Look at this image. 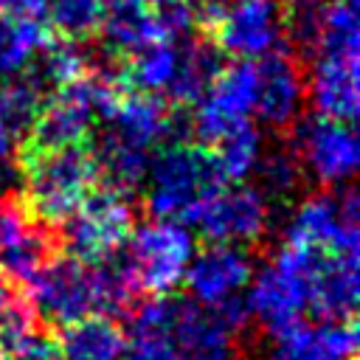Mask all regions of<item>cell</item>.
<instances>
[{
	"label": "cell",
	"instance_id": "8",
	"mask_svg": "<svg viewBox=\"0 0 360 360\" xmlns=\"http://www.w3.org/2000/svg\"><path fill=\"white\" fill-rule=\"evenodd\" d=\"M357 194L354 188H340L338 194L307 197L284 225V245H301L329 253H357Z\"/></svg>",
	"mask_w": 360,
	"mask_h": 360
},
{
	"label": "cell",
	"instance_id": "4",
	"mask_svg": "<svg viewBox=\"0 0 360 360\" xmlns=\"http://www.w3.org/2000/svg\"><path fill=\"white\" fill-rule=\"evenodd\" d=\"M318 250L301 245H284L270 264L250 278L245 301L250 318L262 323L264 332L276 335L284 326L304 318L309 309V276Z\"/></svg>",
	"mask_w": 360,
	"mask_h": 360
},
{
	"label": "cell",
	"instance_id": "23",
	"mask_svg": "<svg viewBox=\"0 0 360 360\" xmlns=\"http://www.w3.org/2000/svg\"><path fill=\"white\" fill-rule=\"evenodd\" d=\"M51 42V28L39 17L8 14L0 8V76L14 79Z\"/></svg>",
	"mask_w": 360,
	"mask_h": 360
},
{
	"label": "cell",
	"instance_id": "27",
	"mask_svg": "<svg viewBox=\"0 0 360 360\" xmlns=\"http://www.w3.org/2000/svg\"><path fill=\"white\" fill-rule=\"evenodd\" d=\"M177 45L172 39L152 42L129 56V68L124 70V82H129L141 93H166L177 73Z\"/></svg>",
	"mask_w": 360,
	"mask_h": 360
},
{
	"label": "cell",
	"instance_id": "2",
	"mask_svg": "<svg viewBox=\"0 0 360 360\" xmlns=\"http://www.w3.org/2000/svg\"><path fill=\"white\" fill-rule=\"evenodd\" d=\"M20 169L25 186L22 205L42 225L65 222L98 180L93 152H87L82 143L59 149L25 146Z\"/></svg>",
	"mask_w": 360,
	"mask_h": 360
},
{
	"label": "cell",
	"instance_id": "36",
	"mask_svg": "<svg viewBox=\"0 0 360 360\" xmlns=\"http://www.w3.org/2000/svg\"><path fill=\"white\" fill-rule=\"evenodd\" d=\"M0 360H6V352H3V343H0Z\"/></svg>",
	"mask_w": 360,
	"mask_h": 360
},
{
	"label": "cell",
	"instance_id": "6",
	"mask_svg": "<svg viewBox=\"0 0 360 360\" xmlns=\"http://www.w3.org/2000/svg\"><path fill=\"white\" fill-rule=\"evenodd\" d=\"M124 256L141 290L166 295L186 276V267L194 256V236L177 219L152 217L149 222L132 225Z\"/></svg>",
	"mask_w": 360,
	"mask_h": 360
},
{
	"label": "cell",
	"instance_id": "29",
	"mask_svg": "<svg viewBox=\"0 0 360 360\" xmlns=\"http://www.w3.org/2000/svg\"><path fill=\"white\" fill-rule=\"evenodd\" d=\"M329 0H281V37L290 48L312 56L326 28Z\"/></svg>",
	"mask_w": 360,
	"mask_h": 360
},
{
	"label": "cell",
	"instance_id": "11",
	"mask_svg": "<svg viewBox=\"0 0 360 360\" xmlns=\"http://www.w3.org/2000/svg\"><path fill=\"white\" fill-rule=\"evenodd\" d=\"M194 104L197 110L188 115L191 135L202 143H214L242 121H250L256 104V62L236 59L233 65H222L211 87Z\"/></svg>",
	"mask_w": 360,
	"mask_h": 360
},
{
	"label": "cell",
	"instance_id": "10",
	"mask_svg": "<svg viewBox=\"0 0 360 360\" xmlns=\"http://www.w3.org/2000/svg\"><path fill=\"white\" fill-rule=\"evenodd\" d=\"M28 292L31 309L56 326L98 312L93 264L73 256L48 259L42 270L28 281Z\"/></svg>",
	"mask_w": 360,
	"mask_h": 360
},
{
	"label": "cell",
	"instance_id": "21",
	"mask_svg": "<svg viewBox=\"0 0 360 360\" xmlns=\"http://www.w3.org/2000/svg\"><path fill=\"white\" fill-rule=\"evenodd\" d=\"M127 338L110 315H84L59 329V360H121Z\"/></svg>",
	"mask_w": 360,
	"mask_h": 360
},
{
	"label": "cell",
	"instance_id": "9",
	"mask_svg": "<svg viewBox=\"0 0 360 360\" xmlns=\"http://www.w3.org/2000/svg\"><path fill=\"white\" fill-rule=\"evenodd\" d=\"M290 149L295 152L304 172H309L315 180L326 186H340L354 177L360 143L346 121H335L326 115H304L292 124Z\"/></svg>",
	"mask_w": 360,
	"mask_h": 360
},
{
	"label": "cell",
	"instance_id": "15",
	"mask_svg": "<svg viewBox=\"0 0 360 360\" xmlns=\"http://www.w3.org/2000/svg\"><path fill=\"white\" fill-rule=\"evenodd\" d=\"M169 335L174 360H239L236 329L197 301H174Z\"/></svg>",
	"mask_w": 360,
	"mask_h": 360
},
{
	"label": "cell",
	"instance_id": "37",
	"mask_svg": "<svg viewBox=\"0 0 360 360\" xmlns=\"http://www.w3.org/2000/svg\"><path fill=\"white\" fill-rule=\"evenodd\" d=\"M0 191H3V186H0Z\"/></svg>",
	"mask_w": 360,
	"mask_h": 360
},
{
	"label": "cell",
	"instance_id": "1",
	"mask_svg": "<svg viewBox=\"0 0 360 360\" xmlns=\"http://www.w3.org/2000/svg\"><path fill=\"white\" fill-rule=\"evenodd\" d=\"M318 115L352 124L360 110V14L357 0H332L326 28L304 84Z\"/></svg>",
	"mask_w": 360,
	"mask_h": 360
},
{
	"label": "cell",
	"instance_id": "33",
	"mask_svg": "<svg viewBox=\"0 0 360 360\" xmlns=\"http://www.w3.org/2000/svg\"><path fill=\"white\" fill-rule=\"evenodd\" d=\"M0 8L8 11V14L42 17L45 14V0H0Z\"/></svg>",
	"mask_w": 360,
	"mask_h": 360
},
{
	"label": "cell",
	"instance_id": "3",
	"mask_svg": "<svg viewBox=\"0 0 360 360\" xmlns=\"http://www.w3.org/2000/svg\"><path fill=\"white\" fill-rule=\"evenodd\" d=\"M146 211L158 219H177L183 225L191 222L197 208L225 186L211 155L188 146L186 141L169 143L149 160L143 177Z\"/></svg>",
	"mask_w": 360,
	"mask_h": 360
},
{
	"label": "cell",
	"instance_id": "31",
	"mask_svg": "<svg viewBox=\"0 0 360 360\" xmlns=\"http://www.w3.org/2000/svg\"><path fill=\"white\" fill-rule=\"evenodd\" d=\"M259 174V191L270 200V197H290L298 186H301V177H304V169L295 158L292 149H273V152H262L256 169Z\"/></svg>",
	"mask_w": 360,
	"mask_h": 360
},
{
	"label": "cell",
	"instance_id": "32",
	"mask_svg": "<svg viewBox=\"0 0 360 360\" xmlns=\"http://www.w3.org/2000/svg\"><path fill=\"white\" fill-rule=\"evenodd\" d=\"M37 329H39V326H37V312L31 309V304L11 298V301L6 304V309L0 312V343H3L6 357H8L22 340H28Z\"/></svg>",
	"mask_w": 360,
	"mask_h": 360
},
{
	"label": "cell",
	"instance_id": "16",
	"mask_svg": "<svg viewBox=\"0 0 360 360\" xmlns=\"http://www.w3.org/2000/svg\"><path fill=\"white\" fill-rule=\"evenodd\" d=\"M51 259V236L22 200L0 202V273L28 284Z\"/></svg>",
	"mask_w": 360,
	"mask_h": 360
},
{
	"label": "cell",
	"instance_id": "17",
	"mask_svg": "<svg viewBox=\"0 0 360 360\" xmlns=\"http://www.w3.org/2000/svg\"><path fill=\"white\" fill-rule=\"evenodd\" d=\"M357 326L352 321H295L273 335L270 360H354Z\"/></svg>",
	"mask_w": 360,
	"mask_h": 360
},
{
	"label": "cell",
	"instance_id": "12",
	"mask_svg": "<svg viewBox=\"0 0 360 360\" xmlns=\"http://www.w3.org/2000/svg\"><path fill=\"white\" fill-rule=\"evenodd\" d=\"M270 200L259 191V186H219L191 217L194 225L211 242L250 245L267 231Z\"/></svg>",
	"mask_w": 360,
	"mask_h": 360
},
{
	"label": "cell",
	"instance_id": "24",
	"mask_svg": "<svg viewBox=\"0 0 360 360\" xmlns=\"http://www.w3.org/2000/svg\"><path fill=\"white\" fill-rule=\"evenodd\" d=\"M177 56V73L169 84V96L172 101L183 104H194L217 79V73L222 70V51L208 42V39H186Z\"/></svg>",
	"mask_w": 360,
	"mask_h": 360
},
{
	"label": "cell",
	"instance_id": "25",
	"mask_svg": "<svg viewBox=\"0 0 360 360\" xmlns=\"http://www.w3.org/2000/svg\"><path fill=\"white\" fill-rule=\"evenodd\" d=\"M42 104V93L31 84V79H11L0 87V163H6L17 146L22 143V135L31 129L37 112Z\"/></svg>",
	"mask_w": 360,
	"mask_h": 360
},
{
	"label": "cell",
	"instance_id": "35",
	"mask_svg": "<svg viewBox=\"0 0 360 360\" xmlns=\"http://www.w3.org/2000/svg\"><path fill=\"white\" fill-rule=\"evenodd\" d=\"M141 3H146V6L155 11V8H163V6H169V3H174V0H141Z\"/></svg>",
	"mask_w": 360,
	"mask_h": 360
},
{
	"label": "cell",
	"instance_id": "26",
	"mask_svg": "<svg viewBox=\"0 0 360 360\" xmlns=\"http://www.w3.org/2000/svg\"><path fill=\"white\" fill-rule=\"evenodd\" d=\"M262 152H264L262 132L250 121H242L239 127L225 132L219 141H214L211 160H214L222 183H242L253 174Z\"/></svg>",
	"mask_w": 360,
	"mask_h": 360
},
{
	"label": "cell",
	"instance_id": "28",
	"mask_svg": "<svg viewBox=\"0 0 360 360\" xmlns=\"http://www.w3.org/2000/svg\"><path fill=\"white\" fill-rule=\"evenodd\" d=\"M28 68H31V73H28L31 84L39 93H45V90H56V87L79 79L82 73H87V56L73 45V39H62V42L51 39Z\"/></svg>",
	"mask_w": 360,
	"mask_h": 360
},
{
	"label": "cell",
	"instance_id": "13",
	"mask_svg": "<svg viewBox=\"0 0 360 360\" xmlns=\"http://www.w3.org/2000/svg\"><path fill=\"white\" fill-rule=\"evenodd\" d=\"M253 278V259L242 245L211 242L197 250L186 267V287L191 301L217 309L233 298H242Z\"/></svg>",
	"mask_w": 360,
	"mask_h": 360
},
{
	"label": "cell",
	"instance_id": "20",
	"mask_svg": "<svg viewBox=\"0 0 360 360\" xmlns=\"http://www.w3.org/2000/svg\"><path fill=\"white\" fill-rule=\"evenodd\" d=\"M98 31L104 34V42L112 53L132 56L135 51L166 39L155 11L141 0H110L104 3V14L98 22Z\"/></svg>",
	"mask_w": 360,
	"mask_h": 360
},
{
	"label": "cell",
	"instance_id": "30",
	"mask_svg": "<svg viewBox=\"0 0 360 360\" xmlns=\"http://www.w3.org/2000/svg\"><path fill=\"white\" fill-rule=\"evenodd\" d=\"M45 14L65 39L76 42L98 31L104 0H45Z\"/></svg>",
	"mask_w": 360,
	"mask_h": 360
},
{
	"label": "cell",
	"instance_id": "22",
	"mask_svg": "<svg viewBox=\"0 0 360 360\" xmlns=\"http://www.w3.org/2000/svg\"><path fill=\"white\" fill-rule=\"evenodd\" d=\"M172 318L174 301L155 295L135 307L129 318V340L121 360H174L172 352Z\"/></svg>",
	"mask_w": 360,
	"mask_h": 360
},
{
	"label": "cell",
	"instance_id": "18",
	"mask_svg": "<svg viewBox=\"0 0 360 360\" xmlns=\"http://www.w3.org/2000/svg\"><path fill=\"white\" fill-rule=\"evenodd\" d=\"M357 253L318 250L309 276V309L326 321H352L360 295Z\"/></svg>",
	"mask_w": 360,
	"mask_h": 360
},
{
	"label": "cell",
	"instance_id": "5",
	"mask_svg": "<svg viewBox=\"0 0 360 360\" xmlns=\"http://www.w3.org/2000/svg\"><path fill=\"white\" fill-rule=\"evenodd\" d=\"M194 22L233 59H259L281 45V0H208L194 11Z\"/></svg>",
	"mask_w": 360,
	"mask_h": 360
},
{
	"label": "cell",
	"instance_id": "7",
	"mask_svg": "<svg viewBox=\"0 0 360 360\" xmlns=\"http://www.w3.org/2000/svg\"><path fill=\"white\" fill-rule=\"evenodd\" d=\"M132 202L115 186H93L79 208L65 219V248L73 259L98 262L127 242L132 231Z\"/></svg>",
	"mask_w": 360,
	"mask_h": 360
},
{
	"label": "cell",
	"instance_id": "14",
	"mask_svg": "<svg viewBox=\"0 0 360 360\" xmlns=\"http://www.w3.org/2000/svg\"><path fill=\"white\" fill-rule=\"evenodd\" d=\"M304 101V76L287 48H273L256 62V104L253 112L276 129L290 127Z\"/></svg>",
	"mask_w": 360,
	"mask_h": 360
},
{
	"label": "cell",
	"instance_id": "34",
	"mask_svg": "<svg viewBox=\"0 0 360 360\" xmlns=\"http://www.w3.org/2000/svg\"><path fill=\"white\" fill-rule=\"evenodd\" d=\"M11 298H14V295H11V284H8V278L0 273V312L6 309V304H8Z\"/></svg>",
	"mask_w": 360,
	"mask_h": 360
},
{
	"label": "cell",
	"instance_id": "19",
	"mask_svg": "<svg viewBox=\"0 0 360 360\" xmlns=\"http://www.w3.org/2000/svg\"><path fill=\"white\" fill-rule=\"evenodd\" d=\"M104 121H107L104 132L110 138L127 146H135L141 152H152V146L172 141L174 112H169L155 93L124 90L118 104Z\"/></svg>",
	"mask_w": 360,
	"mask_h": 360
}]
</instances>
